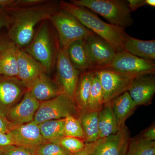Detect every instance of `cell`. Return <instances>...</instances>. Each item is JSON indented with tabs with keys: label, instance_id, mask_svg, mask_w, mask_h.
<instances>
[{
	"label": "cell",
	"instance_id": "cell-26",
	"mask_svg": "<svg viewBox=\"0 0 155 155\" xmlns=\"http://www.w3.org/2000/svg\"><path fill=\"white\" fill-rule=\"evenodd\" d=\"M94 71V70H93ZM94 72L93 79L86 110L99 111L104 104V93L99 79Z\"/></svg>",
	"mask_w": 155,
	"mask_h": 155
},
{
	"label": "cell",
	"instance_id": "cell-41",
	"mask_svg": "<svg viewBox=\"0 0 155 155\" xmlns=\"http://www.w3.org/2000/svg\"><path fill=\"white\" fill-rule=\"evenodd\" d=\"M146 5L151 6V7H155V0H145Z\"/></svg>",
	"mask_w": 155,
	"mask_h": 155
},
{
	"label": "cell",
	"instance_id": "cell-37",
	"mask_svg": "<svg viewBox=\"0 0 155 155\" xmlns=\"http://www.w3.org/2000/svg\"><path fill=\"white\" fill-rule=\"evenodd\" d=\"M94 143L95 142L90 143H85V146L83 149L78 152L72 153L71 155H91Z\"/></svg>",
	"mask_w": 155,
	"mask_h": 155
},
{
	"label": "cell",
	"instance_id": "cell-22",
	"mask_svg": "<svg viewBox=\"0 0 155 155\" xmlns=\"http://www.w3.org/2000/svg\"><path fill=\"white\" fill-rule=\"evenodd\" d=\"M84 39L74 42L67 49L68 57L71 63L81 72L92 70L91 64L85 48Z\"/></svg>",
	"mask_w": 155,
	"mask_h": 155
},
{
	"label": "cell",
	"instance_id": "cell-24",
	"mask_svg": "<svg viewBox=\"0 0 155 155\" xmlns=\"http://www.w3.org/2000/svg\"><path fill=\"white\" fill-rule=\"evenodd\" d=\"M99 111L83 110L78 118L84 134L85 143L94 142L100 138Z\"/></svg>",
	"mask_w": 155,
	"mask_h": 155
},
{
	"label": "cell",
	"instance_id": "cell-17",
	"mask_svg": "<svg viewBox=\"0 0 155 155\" xmlns=\"http://www.w3.org/2000/svg\"><path fill=\"white\" fill-rule=\"evenodd\" d=\"M28 90L40 102L51 99L63 92L56 81L46 73L38 77Z\"/></svg>",
	"mask_w": 155,
	"mask_h": 155
},
{
	"label": "cell",
	"instance_id": "cell-10",
	"mask_svg": "<svg viewBox=\"0 0 155 155\" xmlns=\"http://www.w3.org/2000/svg\"><path fill=\"white\" fill-rule=\"evenodd\" d=\"M84 41L92 70L104 69L109 66L116 54L110 45L94 33L87 37Z\"/></svg>",
	"mask_w": 155,
	"mask_h": 155
},
{
	"label": "cell",
	"instance_id": "cell-6",
	"mask_svg": "<svg viewBox=\"0 0 155 155\" xmlns=\"http://www.w3.org/2000/svg\"><path fill=\"white\" fill-rule=\"evenodd\" d=\"M79 110L74 100L62 92L51 99L40 102L33 121L39 124L48 120L65 119L69 116L77 118Z\"/></svg>",
	"mask_w": 155,
	"mask_h": 155
},
{
	"label": "cell",
	"instance_id": "cell-9",
	"mask_svg": "<svg viewBox=\"0 0 155 155\" xmlns=\"http://www.w3.org/2000/svg\"><path fill=\"white\" fill-rule=\"evenodd\" d=\"M67 49L59 48L55 65L56 81L62 91L74 99L75 88L81 72L71 63Z\"/></svg>",
	"mask_w": 155,
	"mask_h": 155
},
{
	"label": "cell",
	"instance_id": "cell-38",
	"mask_svg": "<svg viewBox=\"0 0 155 155\" xmlns=\"http://www.w3.org/2000/svg\"><path fill=\"white\" fill-rule=\"evenodd\" d=\"M11 125L5 118L0 116V133H8Z\"/></svg>",
	"mask_w": 155,
	"mask_h": 155
},
{
	"label": "cell",
	"instance_id": "cell-25",
	"mask_svg": "<svg viewBox=\"0 0 155 155\" xmlns=\"http://www.w3.org/2000/svg\"><path fill=\"white\" fill-rule=\"evenodd\" d=\"M64 123L65 119L48 120L38 124L42 136L47 141L65 136Z\"/></svg>",
	"mask_w": 155,
	"mask_h": 155
},
{
	"label": "cell",
	"instance_id": "cell-13",
	"mask_svg": "<svg viewBox=\"0 0 155 155\" xmlns=\"http://www.w3.org/2000/svg\"><path fill=\"white\" fill-rule=\"evenodd\" d=\"M14 145L33 152L38 146L47 141L42 136L38 124L33 121L23 125L11 126L8 133Z\"/></svg>",
	"mask_w": 155,
	"mask_h": 155
},
{
	"label": "cell",
	"instance_id": "cell-39",
	"mask_svg": "<svg viewBox=\"0 0 155 155\" xmlns=\"http://www.w3.org/2000/svg\"><path fill=\"white\" fill-rule=\"evenodd\" d=\"M14 0H0V10H7L10 8Z\"/></svg>",
	"mask_w": 155,
	"mask_h": 155
},
{
	"label": "cell",
	"instance_id": "cell-19",
	"mask_svg": "<svg viewBox=\"0 0 155 155\" xmlns=\"http://www.w3.org/2000/svg\"><path fill=\"white\" fill-rule=\"evenodd\" d=\"M18 47L8 40L0 48V75L18 77Z\"/></svg>",
	"mask_w": 155,
	"mask_h": 155
},
{
	"label": "cell",
	"instance_id": "cell-23",
	"mask_svg": "<svg viewBox=\"0 0 155 155\" xmlns=\"http://www.w3.org/2000/svg\"><path fill=\"white\" fill-rule=\"evenodd\" d=\"M110 103L112 110L120 127L125 124L126 119L137 106L127 91L112 100Z\"/></svg>",
	"mask_w": 155,
	"mask_h": 155
},
{
	"label": "cell",
	"instance_id": "cell-3",
	"mask_svg": "<svg viewBox=\"0 0 155 155\" xmlns=\"http://www.w3.org/2000/svg\"><path fill=\"white\" fill-rule=\"evenodd\" d=\"M48 20L41 22L31 41L23 49L49 74L55 67L60 45L53 38Z\"/></svg>",
	"mask_w": 155,
	"mask_h": 155
},
{
	"label": "cell",
	"instance_id": "cell-35",
	"mask_svg": "<svg viewBox=\"0 0 155 155\" xmlns=\"http://www.w3.org/2000/svg\"><path fill=\"white\" fill-rule=\"evenodd\" d=\"M127 1L130 12L136 11L142 6L146 5L145 0H128Z\"/></svg>",
	"mask_w": 155,
	"mask_h": 155
},
{
	"label": "cell",
	"instance_id": "cell-27",
	"mask_svg": "<svg viewBox=\"0 0 155 155\" xmlns=\"http://www.w3.org/2000/svg\"><path fill=\"white\" fill-rule=\"evenodd\" d=\"M127 155H155V142L140 137L130 140Z\"/></svg>",
	"mask_w": 155,
	"mask_h": 155
},
{
	"label": "cell",
	"instance_id": "cell-30",
	"mask_svg": "<svg viewBox=\"0 0 155 155\" xmlns=\"http://www.w3.org/2000/svg\"><path fill=\"white\" fill-rule=\"evenodd\" d=\"M35 155H71L72 154L58 144L47 141L34 150Z\"/></svg>",
	"mask_w": 155,
	"mask_h": 155
},
{
	"label": "cell",
	"instance_id": "cell-28",
	"mask_svg": "<svg viewBox=\"0 0 155 155\" xmlns=\"http://www.w3.org/2000/svg\"><path fill=\"white\" fill-rule=\"evenodd\" d=\"M49 141L61 146L71 154L79 151L85 146L82 140L72 137L64 136Z\"/></svg>",
	"mask_w": 155,
	"mask_h": 155
},
{
	"label": "cell",
	"instance_id": "cell-18",
	"mask_svg": "<svg viewBox=\"0 0 155 155\" xmlns=\"http://www.w3.org/2000/svg\"><path fill=\"white\" fill-rule=\"evenodd\" d=\"M123 50L145 60H155V40L144 41L134 38L125 33L123 41Z\"/></svg>",
	"mask_w": 155,
	"mask_h": 155
},
{
	"label": "cell",
	"instance_id": "cell-2",
	"mask_svg": "<svg viewBox=\"0 0 155 155\" xmlns=\"http://www.w3.org/2000/svg\"><path fill=\"white\" fill-rule=\"evenodd\" d=\"M59 6L61 10L71 14L84 26L107 42L116 53L124 51L123 41L126 33L124 28L106 23L91 11L71 2L60 1Z\"/></svg>",
	"mask_w": 155,
	"mask_h": 155
},
{
	"label": "cell",
	"instance_id": "cell-5",
	"mask_svg": "<svg viewBox=\"0 0 155 155\" xmlns=\"http://www.w3.org/2000/svg\"><path fill=\"white\" fill-rule=\"evenodd\" d=\"M48 20L58 32L60 48H68L74 42L94 34L71 14L61 9Z\"/></svg>",
	"mask_w": 155,
	"mask_h": 155
},
{
	"label": "cell",
	"instance_id": "cell-8",
	"mask_svg": "<svg viewBox=\"0 0 155 155\" xmlns=\"http://www.w3.org/2000/svg\"><path fill=\"white\" fill-rule=\"evenodd\" d=\"M104 69H110L134 76L155 73L154 61L138 58L123 51L116 53L114 60Z\"/></svg>",
	"mask_w": 155,
	"mask_h": 155
},
{
	"label": "cell",
	"instance_id": "cell-34",
	"mask_svg": "<svg viewBox=\"0 0 155 155\" xmlns=\"http://www.w3.org/2000/svg\"><path fill=\"white\" fill-rule=\"evenodd\" d=\"M14 145V142L8 133H0V148Z\"/></svg>",
	"mask_w": 155,
	"mask_h": 155
},
{
	"label": "cell",
	"instance_id": "cell-4",
	"mask_svg": "<svg viewBox=\"0 0 155 155\" xmlns=\"http://www.w3.org/2000/svg\"><path fill=\"white\" fill-rule=\"evenodd\" d=\"M75 5L83 7L99 14L110 24L125 29L134 23V20L125 0H72Z\"/></svg>",
	"mask_w": 155,
	"mask_h": 155
},
{
	"label": "cell",
	"instance_id": "cell-16",
	"mask_svg": "<svg viewBox=\"0 0 155 155\" xmlns=\"http://www.w3.org/2000/svg\"><path fill=\"white\" fill-rule=\"evenodd\" d=\"M18 74L17 78L28 89L34 81L46 73L42 66L22 48H17Z\"/></svg>",
	"mask_w": 155,
	"mask_h": 155
},
{
	"label": "cell",
	"instance_id": "cell-1",
	"mask_svg": "<svg viewBox=\"0 0 155 155\" xmlns=\"http://www.w3.org/2000/svg\"><path fill=\"white\" fill-rule=\"evenodd\" d=\"M60 10L59 2L48 1L33 7L8 10L11 22L7 28V38L17 46L24 48L33 39L36 25L48 20Z\"/></svg>",
	"mask_w": 155,
	"mask_h": 155
},
{
	"label": "cell",
	"instance_id": "cell-32",
	"mask_svg": "<svg viewBox=\"0 0 155 155\" xmlns=\"http://www.w3.org/2000/svg\"><path fill=\"white\" fill-rule=\"evenodd\" d=\"M47 0H14V2L8 11L11 9L29 8L46 2Z\"/></svg>",
	"mask_w": 155,
	"mask_h": 155
},
{
	"label": "cell",
	"instance_id": "cell-20",
	"mask_svg": "<svg viewBox=\"0 0 155 155\" xmlns=\"http://www.w3.org/2000/svg\"><path fill=\"white\" fill-rule=\"evenodd\" d=\"M98 122L100 138L115 134L119 130L121 126L117 122L110 101L105 103L99 111Z\"/></svg>",
	"mask_w": 155,
	"mask_h": 155
},
{
	"label": "cell",
	"instance_id": "cell-15",
	"mask_svg": "<svg viewBox=\"0 0 155 155\" xmlns=\"http://www.w3.org/2000/svg\"><path fill=\"white\" fill-rule=\"evenodd\" d=\"M127 91L137 106L150 104L155 92L154 74H146L134 77Z\"/></svg>",
	"mask_w": 155,
	"mask_h": 155
},
{
	"label": "cell",
	"instance_id": "cell-11",
	"mask_svg": "<svg viewBox=\"0 0 155 155\" xmlns=\"http://www.w3.org/2000/svg\"><path fill=\"white\" fill-rule=\"evenodd\" d=\"M130 134L125 124L118 131L95 142L91 155H127Z\"/></svg>",
	"mask_w": 155,
	"mask_h": 155
},
{
	"label": "cell",
	"instance_id": "cell-12",
	"mask_svg": "<svg viewBox=\"0 0 155 155\" xmlns=\"http://www.w3.org/2000/svg\"><path fill=\"white\" fill-rule=\"evenodd\" d=\"M27 90L17 78L0 75V116L6 119L8 111L19 102Z\"/></svg>",
	"mask_w": 155,
	"mask_h": 155
},
{
	"label": "cell",
	"instance_id": "cell-31",
	"mask_svg": "<svg viewBox=\"0 0 155 155\" xmlns=\"http://www.w3.org/2000/svg\"><path fill=\"white\" fill-rule=\"evenodd\" d=\"M0 155H35L29 150L16 146L0 148Z\"/></svg>",
	"mask_w": 155,
	"mask_h": 155
},
{
	"label": "cell",
	"instance_id": "cell-29",
	"mask_svg": "<svg viewBox=\"0 0 155 155\" xmlns=\"http://www.w3.org/2000/svg\"><path fill=\"white\" fill-rule=\"evenodd\" d=\"M64 133L65 136L77 137L84 141V134L80 121L74 116H69L65 118Z\"/></svg>",
	"mask_w": 155,
	"mask_h": 155
},
{
	"label": "cell",
	"instance_id": "cell-36",
	"mask_svg": "<svg viewBox=\"0 0 155 155\" xmlns=\"http://www.w3.org/2000/svg\"><path fill=\"white\" fill-rule=\"evenodd\" d=\"M140 137L148 141H155V127L153 126L147 129L142 134Z\"/></svg>",
	"mask_w": 155,
	"mask_h": 155
},
{
	"label": "cell",
	"instance_id": "cell-33",
	"mask_svg": "<svg viewBox=\"0 0 155 155\" xmlns=\"http://www.w3.org/2000/svg\"><path fill=\"white\" fill-rule=\"evenodd\" d=\"M11 22V17L8 11L0 10V30L4 28H8Z\"/></svg>",
	"mask_w": 155,
	"mask_h": 155
},
{
	"label": "cell",
	"instance_id": "cell-7",
	"mask_svg": "<svg viewBox=\"0 0 155 155\" xmlns=\"http://www.w3.org/2000/svg\"><path fill=\"white\" fill-rule=\"evenodd\" d=\"M94 71L97 75L102 87L105 103L127 91L131 81L136 77L110 69Z\"/></svg>",
	"mask_w": 155,
	"mask_h": 155
},
{
	"label": "cell",
	"instance_id": "cell-40",
	"mask_svg": "<svg viewBox=\"0 0 155 155\" xmlns=\"http://www.w3.org/2000/svg\"><path fill=\"white\" fill-rule=\"evenodd\" d=\"M8 39L7 38V37L6 38H4V37L0 35V48L2 47L8 41Z\"/></svg>",
	"mask_w": 155,
	"mask_h": 155
},
{
	"label": "cell",
	"instance_id": "cell-21",
	"mask_svg": "<svg viewBox=\"0 0 155 155\" xmlns=\"http://www.w3.org/2000/svg\"><path fill=\"white\" fill-rule=\"evenodd\" d=\"M94 75L93 70H86L81 72L78 78L74 100L78 107L82 111L86 110Z\"/></svg>",
	"mask_w": 155,
	"mask_h": 155
},
{
	"label": "cell",
	"instance_id": "cell-14",
	"mask_svg": "<svg viewBox=\"0 0 155 155\" xmlns=\"http://www.w3.org/2000/svg\"><path fill=\"white\" fill-rule=\"evenodd\" d=\"M40 104V102L27 90L21 100L7 113L6 120L11 127L33 121Z\"/></svg>",
	"mask_w": 155,
	"mask_h": 155
}]
</instances>
